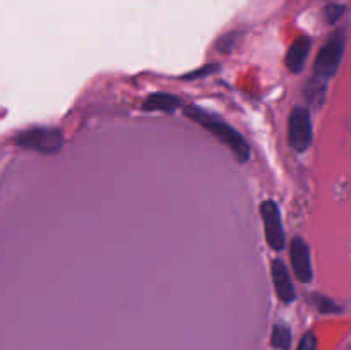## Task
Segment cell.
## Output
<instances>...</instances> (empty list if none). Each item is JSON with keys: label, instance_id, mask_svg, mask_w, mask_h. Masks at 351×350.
<instances>
[{"label": "cell", "instance_id": "cell-5", "mask_svg": "<svg viewBox=\"0 0 351 350\" xmlns=\"http://www.w3.org/2000/svg\"><path fill=\"white\" fill-rule=\"evenodd\" d=\"M261 215L264 222V233H266L267 246L274 250L285 249V229L281 222L280 208L274 201H264L261 205Z\"/></svg>", "mask_w": 351, "mask_h": 350}, {"label": "cell", "instance_id": "cell-10", "mask_svg": "<svg viewBox=\"0 0 351 350\" xmlns=\"http://www.w3.org/2000/svg\"><path fill=\"white\" fill-rule=\"evenodd\" d=\"M326 89H328V86H326L324 79L314 78L312 81H308L307 88H305V98H307V102L311 105H322V102L326 98Z\"/></svg>", "mask_w": 351, "mask_h": 350}, {"label": "cell", "instance_id": "cell-2", "mask_svg": "<svg viewBox=\"0 0 351 350\" xmlns=\"http://www.w3.org/2000/svg\"><path fill=\"white\" fill-rule=\"evenodd\" d=\"M17 146L40 151L43 154L58 153L64 146V134L57 127H33L16 137Z\"/></svg>", "mask_w": 351, "mask_h": 350}, {"label": "cell", "instance_id": "cell-6", "mask_svg": "<svg viewBox=\"0 0 351 350\" xmlns=\"http://www.w3.org/2000/svg\"><path fill=\"white\" fill-rule=\"evenodd\" d=\"M290 261L291 268H293L295 275H297L298 280L302 283H308L314 277V271H312V263H311V249H308L307 242L300 237H295L291 240L290 246Z\"/></svg>", "mask_w": 351, "mask_h": 350}, {"label": "cell", "instance_id": "cell-3", "mask_svg": "<svg viewBox=\"0 0 351 350\" xmlns=\"http://www.w3.org/2000/svg\"><path fill=\"white\" fill-rule=\"evenodd\" d=\"M343 51H345V34H343V31H338L329 38V41L321 48L317 58H315V78H321L324 81L332 78L338 72L339 64H341Z\"/></svg>", "mask_w": 351, "mask_h": 350}, {"label": "cell", "instance_id": "cell-7", "mask_svg": "<svg viewBox=\"0 0 351 350\" xmlns=\"http://www.w3.org/2000/svg\"><path fill=\"white\" fill-rule=\"evenodd\" d=\"M271 277H273V283L280 301L285 302V304H291L295 301V297H297V294H295V287L291 283L290 273H288L283 261H273V264H271Z\"/></svg>", "mask_w": 351, "mask_h": 350}, {"label": "cell", "instance_id": "cell-13", "mask_svg": "<svg viewBox=\"0 0 351 350\" xmlns=\"http://www.w3.org/2000/svg\"><path fill=\"white\" fill-rule=\"evenodd\" d=\"M297 350H317V338H315L314 333H305L298 343Z\"/></svg>", "mask_w": 351, "mask_h": 350}, {"label": "cell", "instance_id": "cell-4", "mask_svg": "<svg viewBox=\"0 0 351 350\" xmlns=\"http://www.w3.org/2000/svg\"><path fill=\"white\" fill-rule=\"evenodd\" d=\"M288 143L297 153H304L312 143L311 113L304 106H295L288 119Z\"/></svg>", "mask_w": 351, "mask_h": 350}, {"label": "cell", "instance_id": "cell-8", "mask_svg": "<svg viewBox=\"0 0 351 350\" xmlns=\"http://www.w3.org/2000/svg\"><path fill=\"white\" fill-rule=\"evenodd\" d=\"M312 41L311 38L300 36L293 41V45L290 47L287 54V67L290 69L291 72H300L304 69L305 60L308 57V51H311Z\"/></svg>", "mask_w": 351, "mask_h": 350}, {"label": "cell", "instance_id": "cell-1", "mask_svg": "<svg viewBox=\"0 0 351 350\" xmlns=\"http://www.w3.org/2000/svg\"><path fill=\"white\" fill-rule=\"evenodd\" d=\"M184 115L189 117V120L199 124L201 127H204L206 130L213 134L215 137H218L223 144L230 148L233 151V154L237 156V160L240 163H245L250 158V146L232 126L225 122L223 119H219L215 113L208 112V110L201 108V106L189 105L184 106Z\"/></svg>", "mask_w": 351, "mask_h": 350}, {"label": "cell", "instance_id": "cell-12", "mask_svg": "<svg viewBox=\"0 0 351 350\" xmlns=\"http://www.w3.org/2000/svg\"><path fill=\"white\" fill-rule=\"evenodd\" d=\"M343 12H345V7L343 5H338V3H331V5L326 7L324 10V16H326V21L328 23H336V21L339 19V17L343 16Z\"/></svg>", "mask_w": 351, "mask_h": 350}, {"label": "cell", "instance_id": "cell-14", "mask_svg": "<svg viewBox=\"0 0 351 350\" xmlns=\"http://www.w3.org/2000/svg\"><path fill=\"white\" fill-rule=\"evenodd\" d=\"M317 307H319V311L324 312V314H331V312H338L339 311L338 305H336L335 302L329 301V299H326V297H319Z\"/></svg>", "mask_w": 351, "mask_h": 350}, {"label": "cell", "instance_id": "cell-9", "mask_svg": "<svg viewBox=\"0 0 351 350\" xmlns=\"http://www.w3.org/2000/svg\"><path fill=\"white\" fill-rule=\"evenodd\" d=\"M180 106V100L168 93H153L147 96L143 103V108L146 112H175Z\"/></svg>", "mask_w": 351, "mask_h": 350}, {"label": "cell", "instance_id": "cell-11", "mask_svg": "<svg viewBox=\"0 0 351 350\" xmlns=\"http://www.w3.org/2000/svg\"><path fill=\"white\" fill-rule=\"evenodd\" d=\"M271 345L276 350H288L291 345V331L288 326L276 325L271 333Z\"/></svg>", "mask_w": 351, "mask_h": 350}]
</instances>
